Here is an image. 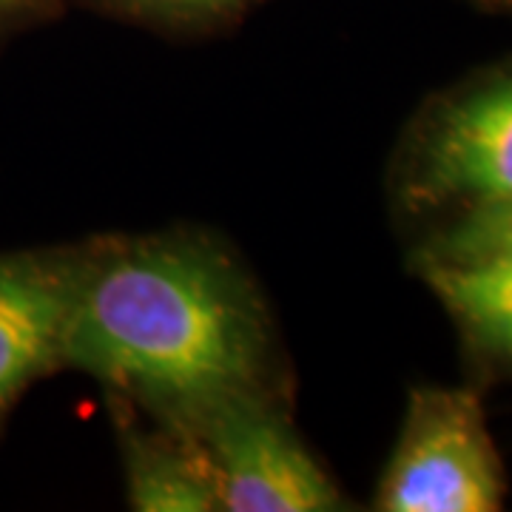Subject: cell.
<instances>
[{
	"label": "cell",
	"instance_id": "1",
	"mask_svg": "<svg viewBox=\"0 0 512 512\" xmlns=\"http://www.w3.org/2000/svg\"><path fill=\"white\" fill-rule=\"evenodd\" d=\"M268 333L248 282L194 239L77 256L60 362L180 421L259 384Z\"/></svg>",
	"mask_w": 512,
	"mask_h": 512
},
{
	"label": "cell",
	"instance_id": "2",
	"mask_svg": "<svg viewBox=\"0 0 512 512\" xmlns=\"http://www.w3.org/2000/svg\"><path fill=\"white\" fill-rule=\"evenodd\" d=\"M504 476L473 390L413 393L402 439L379 487L384 512H493Z\"/></svg>",
	"mask_w": 512,
	"mask_h": 512
},
{
	"label": "cell",
	"instance_id": "3",
	"mask_svg": "<svg viewBox=\"0 0 512 512\" xmlns=\"http://www.w3.org/2000/svg\"><path fill=\"white\" fill-rule=\"evenodd\" d=\"M180 427L200 447L220 510L330 512L345 507L285 416L262 402L256 390L214 404L180 421Z\"/></svg>",
	"mask_w": 512,
	"mask_h": 512
},
{
	"label": "cell",
	"instance_id": "4",
	"mask_svg": "<svg viewBox=\"0 0 512 512\" xmlns=\"http://www.w3.org/2000/svg\"><path fill=\"white\" fill-rule=\"evenodd\" d=\"M407 183L424 208L512 200V72L450 100L427 123Z\"/></svg>",
	"mask_w": 512,
	"mask_h": 512
},
{
	"label": "cell",
	"instance_id": "5",
	"mask_svg": "<svg viewBox=\"0 0 512 512\" xmlns=\"http://www.w3.org/2000/svg\"><path fill=\"white\" fill-rule=\"evenodd\" d=\"M77 256L0 254V424L60 362Z\"/></svg>",
	"mask_w": 512,
	"mask_h": 512
},
{
	"label": "cell",
	"instance_id": "6",
	"mask_svg": "<svg viewBox=\"0 0 512 512\" xmlns=\"http://www.w3.org/2000/svg\"><path fill=\"white\" fill-rule=\"evenodd\" d=\"M128 501L140 512L220 510L211 470L194 436L171 424V433L128 436Z\"/></svg>",
	"mask_w": 512,
	"mask_h": 512
},
{
	"label": "cell",
	"instance_id": "7",
	"mask_svg": "<svg viewBox=\"0 0 512 512\" xmlns=\"http://www.w3.org/2000/svg\"><path fill=\"white\" fill-rule=\"evenodd\" d=\"M421 274L481 348L512 362V251L467 262H424Z\"/></svg>",
	"mask_w": 512,
	"mask_h": 512
},
{
	"label": "cell",
	"instance_id": "8",
	"mask_svg": "<svg viewBox=\"0 0 512 512\" xmlns=\"http://www.w3.org/2000/svg\"><path fill=\"white\" fill-rule=\"evenodd\" d=\"M512 251V200L470 208L421 254V262H467Z\"/></svg>",
	"mask_w": 512,
	"mask_h": 512
},
{
	"label": "cell",
	"instance_id": "9",
	"mask_svg": "<svg viewBox=\"0 0 512 512\" xmlns=\"http://www.w3.org/2000/svg\"><path fill=\"white\" fill-rule=\"evenodd\" d=\"M137 6H148V9H171V12H200V9H217L234 0H128Z\"/></svg>",
	"mask_w": 512,
	"mask_h": 512
},
{
	"label": "cell",
	"instance_id": "10",
	"mask_svg": "<svg viewBox=\"0 0 512 512\" xmlns=\"http://www.w3.org/2000/svg\"><path fill=\"white\" fill-rule=\"evenodd\" d=\"M26 3H32V0H0V18L9 15V12H15L20 6H26Z\"/></svg>",
	"mask_w": 512,
	"mask_h": 512
}]
</instances>
